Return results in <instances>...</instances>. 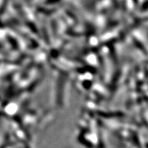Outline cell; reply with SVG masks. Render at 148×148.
<instances>
[{
    "mask_svg": "<svg viewBox=\"0 0 148 148\" xmlns=\"http://www.w3.org/2000/svg\"><path fill=\"white\" fill-rule=\"evenodd\" d=\"M6 38H7V40L8 41L9 44H11V46L13 48L14 50H16V51L18 50V48H19V46H18V43L16 40V39H14L13 37L11 36V35H7Z\"/></svg>",
    "mask_w": 148,
    "mask_h": 148,
    "instance_id": "6da1fadb",
    "label": "cell"
},
{
    "mask_svg": "<svg viewBox=\"0 0 148 148\" xmlns=\"http://www.w3.org/2000/svg\"><path fill=\"white\" fill-rule=\"evenodd\" d=\"M52 25V30H53V32L54 34V35H57V24L55 20H53L51 22Z\"/></svg>",
    "mask_w": 148,
    "mask_h": 148,
    "instance_id": "7a4b0ae2",
    "label": "cell"
},
{
    "mask_svg": "<svg viewBox=\"0 0 148 148\" xmlns=\"http://www.w3.org/2000/svg\"><path fill=\"white\" fill-rule=\"evenodd\" d=\"M7 0H4L3 3H2V6H1V14H3L4 12L7 7Z\"/></svg>",
    "mask_w": 148,
    "mask_h": 148,
    "instance_id": "3957f363",
    "label": "cell"
},
{
    "mask_svg": "<svg viewBox=\"0 0 148 148\" xmlns=\"http://www.w3.org/2000/svg\"><path fill=\"white\" fill-rule=\"evenodd\" d=\"M58 1H59V0H46V3L47 4H53L57 2Z\"/></svg>",
    "mask_w": 148,
    "mask_h": 148,
    "instance_id": "277c9868",
    "label": "cell"
}]
</instances>
